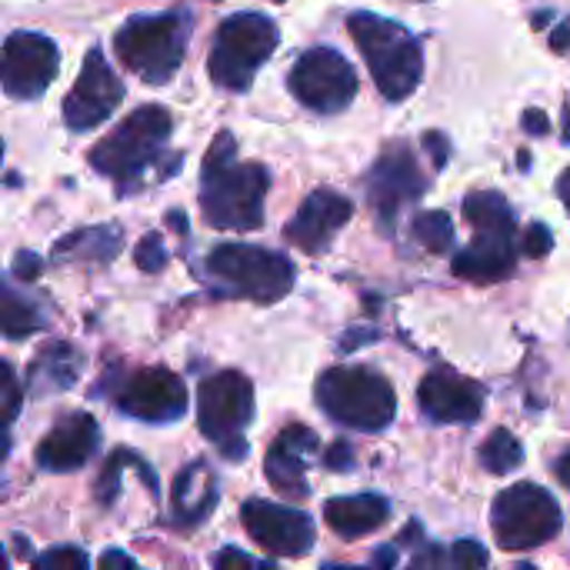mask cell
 Segmentation results:
<instances>
[{"instance_id":"6da1fadb","label":"cell","mask_w":570,"mask_h":570,"mask_svg":"<svg viewBox=\"0 0 570 570\" xmlns=\"http://www.w3.org/2000/svg\"><path fill=\"white\" fill-rule=\"evenodd\" d=\"M271 174L264 164H237L230 130H220L200 164V214L217 230H257Z\"/></svg>"},{"instance_id":"7a4b0ae2","label":"cell","mask_w":570,"mask_h":570,"mask_svg":"<svg viewBox=\"0 0 570 570\" xmlns=\"http://www.w3.org/2000/svg\"><path fill=\"white\" fill-rule=\"evenodd\" d=\"M174 134L170 110L160 104L137 107L127 120H120L94 150L90 164L97 174L110 177L120 194H130L147 184L150 174L170 177L180 164L177 157L167 160V140Z\"/></svg>"},{"instance_id":"3957f363","label":"cell","mask_w":570,"mask_h":570,"mask_svg":"<svg viewBox=\"0 0 570 570\" xmlns=\"http://www.w3.org/2000/svg\"><path fill=\"white\" fill-rule=\"evenodd\" d=\"M464 220L474 227V240L454 254L451 271L471 284H498L518 267V224L504 194L474 190L464 197Z\"/></svg>"},{"instance_id":"277c9868","label":"cell","mask_w":570,"mask_h":570,"mask_svg":"<svg viewBox=\"0 0 570 570\" xmlns=\"http://www.w3.org/2000/svg\"><path fill=\"white\" fill-rule=\"evenodd\" d=\"M347 30L371 67L377 90L394 104L407 100L417 90L421 73H424V53H421L417 37L407 27L384 20L377 13H367V10L351 13Z\"/></svg>"},{"instance_id":"5b68a950","label":"cell","mask_w":570,"mask_h":570,"mask_svg":"<svg viewBox=\"0 0 570 570\" xmlns=\"http://www.w3.org/2000/svg\"><path fill=\"white\" fill-rule=\"evenodd\" d=\"M190 27H194V17L180 7L170 13L130 17L114 37V53L140 80L167 83L184 63Z\"/></svg>"},{"instance_id":"8992f818","label":"cell","mask_w":570,"mask_h":570,"mask_svg":"<svg viewBox=\"0 0 570 570\" xmlns=\"http://www.w3.org/2000/svg\"><path fill=\"white\" fill-rule=\"evenodd\" d=\"M317 404L351 431H384L394 421L397 397L384 374L367 367H331L317 377Z\"/></svg>"},{"instance_id":"52a82bcc","label":"cell","mask_w":570,"mask_h":570,"mask_svg":"<svg viewBox=\"0 0 570 570\" xmlns=\"http://www.w3.org/2000/svg\"><path fill=\"white\" fill-rule=\"evenodd\" d=\"M281 30L264 13H234L217 27L207 73L224 90H247L257 67L277 50Z\"/></svg>"},{"instance_id":"ba28073f","label":"cell","mask_w":570,"mask_h":570,"mask_svg":"<svg viewBox=\"0 0 570 570\" xmlns=\"http://www.w3.org/2000/svg\"><path fill=\"white\" fill-rule=\"evenodd\" d=\"M207 274L230 294H240L257 304H274L287 297L297 281V267L284 254L254 244L214 247L207 254Z\"/></svg>"},{"instance_id":"9c48e42d","label":"cell","mask_w":570,"mask_h":570,"mask_svg":"<svg viewBox=\"0 0 570 570\" xmlns=\"http://www.w3.org/2000/svg\"><path fill=\"white\" fill-rule=\"evenodd\" d=\"M254 421V387L237 371H220L207 377L197 391V428L204 438L220 444L230 461L247 458L244 428Z\"/></svg>"},{"instance_id":"30bf717a","label":"cell","mask_w":570,"mask_h":570,"mask_svg":"<svg viewBox=\"0 0 570 570\" xmlns=\"http://www.w3.org/2000/svg\"><path fill=\"white\" fill-rule=\"evenodd\" d=\"M491 528L504 551H531L561 534V508L544 488L514 484L494 501Z\"/></svg>"},{"instance_id":"8fae6325","label":"cell","mask_w":570,"mask_h":570,"mask_svg":"<svg viewBox=\"0 0 570 570\" xmlns=\"http://www.w3.org/2000/svg\"><path fill=\"white\" fill-rule=\"evenodd\" d=\"M294 97L317 114H341L357 94L354 67L331 47H311L291 70Z\"/></svg>"},{"instance_id":"7c38bea8","label":"cell","mask_w":570,"mask_h":570,"mask_svg":"<svg viewBox=\"0 0 570 570\" xmlns=\"http://www.w3.org/2000/svg\"><path fill=\"white\" fill-rule=\"evenodd\" d=\"M60 53L50 37L17 30L3 40V90L17 100L40 97L57 77Z\"/></svg>"},{"instance_id":"4fadbf2b","label":"cell","mask_w":570,"mask_h":570,"mask_svg":"<svg viewBox=\"0 0 570 570\" xmlns=\"http://www.w3.org/2000/svg\"><path fill=\"white\" fill-rule=\"evenodd\" d=\"M124 100V83L120 77L110 70V63L104 60V53L94 47L80 67V77L73 83V90L63 97V124L70 130H90L97 124H104L117 104Z\"/></svg>"},{"instance_id":"5bb4252c","label":"cell","mask_w":570,"mask_h":570,"mask_svg":"<svg viewBox=\"0 0 570 570\" xmlns=\"http://www.w3.org/2000/svg\"><path fill=\"white\" fill-rule=\"evenodd\" d=\"M114 401L127 417L147 424H170L187 411V387L167 367H144L120 384Z\"/></svg>"},{"instance_id":"9a60e30c","label":"cell","mask_w":570,"mask_h":570,"mask_svg":"<svg viewBox=\"0 0 570 570\" xmlns=\"http://www.w3.org/2000/svg\"><path fill=\"white\" fill-rule=\"evenodd\" d=\"M364 187H367L371 207L377 210L381 224L387 227V224L397 217V210H401L404 204H411V200H417V197L424 194L428 180H424V174H421L414 154H411L404 144H391V147L374 160V167H371Z\"/></svg>"},{"instance_id":"2e32d148","label":"cell","mask_w":570,"mask_h":570,"mask_svg":"<svg viewBox=\"0 0 570 570\" xmlns=\"http://www.w3.org/2000/svg\"><path fill=\"white\" fill-rule=\"evenodd\" d=\"M240 521L250 541L274 558H304L314 548V521L304 511L267 501H247L240 508Z\"/></svg>"},{"instance_id":"e0dca14e","label":"cell","mask_w":570,"mask_h":570,"mask_svg":"<svg viewBox=\"0 0 570 570\" xmlns=\"http://www.w3.org/2000/svg\"><path fill=\"white\" fill-rule=\"evenodd\" d=\"M417 401H421V411L434 424H474L484 414L488 394L471 377L451 367H438L421 381Z\"/></svg>"},{"instance_id":"ac0fdd59","label":"cell","mask_w":570,"mask_h":570,"mask_svg":"<svg viewBox=\"0 0 570 570\" xmlns=\"http://www.w3.org/2000/svg\"><path fill=\"white\" fill-rule=\"evenodd\" d=\"M351 214H354V204L344 194L321 187V190L307 194L304 204L297 207V214L291 217L287 240L307 254H324L334 244V237L341 234V227L351 220Z\"/></svg>"},{"instance_id":"d6986e66","label":"cell","mask_w":570,"mask_h":570,"mask_svg":"<svg viewBox=\"0 0 570 570\" xmlns=\"http://www.w3.org/2000/svg\"><path fill=\"white\" fill-rule=\"evenodd\" d=\"M317 451V438L307 424H291L281 431V438L271 444L267 461H264V474L271 481V488L284 498H297L304 501L311 494L307 484V461Z\"/></svg>"},{"instance_id":"ffe728a7","label":"cell","mask_w":570,"mask_h":570,"mask_svg":"<svg viewBox=\"0 0 570 570\" xmlns=\"http://www.w3.org/2000/svg\"><path fill=\"white\" fill-rule=\"evenodd\" d=\"M100 444V428L90 414H70L60 424L47 431V438L37 444V464L40 471L67 474L83 468Z\"/></svg>"},{"instance_id":"44dd1931","label":"cell","mask_w":570,"mask_h":570,"mask_svg":"<svg viewBox=\"0 0 570 570\" xmlns=\"http://www.w3.org/2000/svg\"><path fill=\"white\" fill-rule=\"evenodd\" d=\"M220 494H217V478L210 471L207 461H194L187 464L177 481H174V494H170V514H174V528H197L207 521V514L217 508Z\"/></svg>"},{"instance_id":"7402d4cb","label":"cell","mask_w":570,"mask_h":570,"mask_svg":"<svg viewBox=\"0 0 570 570\" xmlns=\"http://www.w3.org/2000/svg\"><path fill=\"white\" fill-rule=\"evenodd\" d=\"M391 518V504L381 494H354V498H334L324 504V521L334 534L354 541L377 528H384Z\"/></svg>"},{"instance_id":"603a6c76","label":"cell","mask_w":570,"mask_h":570,"mask_svg":"<svg viewBox=\"0 0 570 570\" xmlns=\"http://www.w3.org/2000/svg\"><path fill=\"white\" fill-rule=\"evenodd\" d=\"M80 371H83L80 351L70 347V344H63V341H53V344H47V347L37 354V361L30 364V371H27V387H30V394H37V397L60 394V391H70V387L77 384Z\"/></svg>"},{"instance_id":"cb8c5ba5","label":"cell","mask_w":570,"mask_h":570,"mask_svg":"<svg viewBox=\"0 0 570 570\" xmlns=\"http://www.w3.org/2000/svg\"><path fill=\"white\" fill-rule=\"evenodd\" d=\"M124 247V230L117 224H97L73 230L53 244V261L73 264V261H90V264H110Z\"/></svg>"},{"instance_id":"d4e9b609","label":"cell","mask_w":570,"mask_h":570,"mask_svg":"<svg viewBox=\"0 0 570 570\" xmlns=\"http://www.w3.org/2000/svg\"><path fill=\"white\" fill-rule=\"evenodd\" d=\"M0 324H3V334L10 341H23L30 337L33 331H40L47 321L40 314V307L27 297H20L13 287H3V307H0Z\"/></svg>"},{"instance_id":"484cf974","label":"cell","mask_w":570,"mask_h":570,"mask_svg":"<svg viewBox=\"0 0 570 570\" xmlns=\"http://www.w3.org/2000/svg\"><path fill=\"white\" fill-rule=\"evenodd\" d=\"M481 464L491 474H511V471H518L524 464V448L508 428H498L481 448Z\"/></svg>"},{"instance_id":"4316f807","label":"cell","mask_w":570,"mask_h":570,"mask_svg":"<svg viewBox=\"0 0 570 570\" xmlns=\"http://www.w3.org/2000/svg\"><path fill=\"white\" fill-rule=\"evenodd\" d=\"M414 240L431 254H448L454 247V220L444 210H428L414 217Z\"/></svg>"},{"instance_id":"83f0119b","label":"cell","mask_w":570,"mask_h":570,"mask_svg":"<svg viewBox=\"0 0 570 570\" xmlns=\"http://www.w3.org/2000/svg\"><path fill=\"white\" fill-rule=\"evenodd\" d=\"M134 261L144 274H157L167 267V250H164V240L160 234H147L137 247H134Z\"/></svg>"},{"instance_id":"f1b7e54d","label":"cell","mask_w":570,"mask_h":570,"mask_svg":"<svg viewBox=\"0 0 570 570\" xmlns=\"http://www.w3.org/2000/svg\"><path fill=\"white\" fill-rule=\"evenodd\" d=\"M33 564L43 570H83L90 564V558L80 548H53V551L40 554Z\"/></svg>"},{"instance_id":"f546056e","label":"cell","mask_w":570,"mask_h":570,"mask_svg":"<svg viewBox=\"0 0 570 570\" xmlns=\"http://www.w3.org/2000/svg\"><path fill=\"white\" fill-rule=\"evenodd\" d=\"M0 374H3V421H7V428L13 424V417H17V411H20V397H23V391H20V381H17V374H13V367L10 364H3L0 367Z\"/></svg>"},{"instance_id":"4dcf8cb0","label":"cell","mask_w":570,"mask_h":570,"mask_svg":"<svg viewBox=\"0 0 570 570\" xmlns=\"http://www.w3.org/2000/svg\"><path fill=\"white\" fill-rule=\"evenodd\" d=\"M451 564L454 568H488L491 558L478 541H458L454 551H451Z\"/></svg>"},{"instance_id":"1f68e13d","label":"cell","mask_w":570,"mask_h":570,"mask_svg":"<svg viewBox=\"0 0 570 570\" xmlns=\"http://www.w3.org/2000/svg\"><path fill=\"white\" fill-rule=\"evenodd\" d=\"M524 250H528L531 257H548V254L554 250V237H551L548 224L538 220V224L524 234Z\"/></svg>"},{"instance_id":"d6a6232c","label":"cell","mask_w":570,"mask_h":570,"mask_svg":"<svg viewBox=\"0 0 570 570\" xmlns=\"http://www.w3.org/2000/svg\"><path fill=\"white\" fill-rule=\"evenodd\" d=\"M324 464H327V471H337V474L354 471V448H351L347 441H334V444L324 451Z\"/></svg>"},{"instance_id":"836d02e7","label":"cell","mask_w":570,"mask_h":570,"mask_svg":"<svg viewBox=\"0 0 570 570\" xmlns=\"http://www.w3.org/2000/svg\"><path fill=\"white\" fill-rule=\"evenodd\" d=\"M40 257L33 254V250H20L17 257H13V267H10V274L17 277V281H37L40 277Z\"/></svg>"},{"instance_id":"e575fe53","label":"cell","mask_w":570,"mask_h":570,"mask_svg":"<svg viewBox=\"0 0 570 570\" xmlns=\"http://www.w3.org/2000/svg\"><path fill=\"white\" fill-rule=\"evenodd\" d=\"M217 568H267L271 570V561H254L250 554L237 551V548H224L217 558H214Z\"/></svg>"},{"instance_id":"d590c367","label":"cell","mask_w":570,"mask_h":570,"mask_svg":"<svg viewBox=\"0 0 570 570\" xmlns=\"http://www.w3.org/2000/svg\"><path fill=\"white\" fill-rule=\"evenodd\" d=\"M424 144H428V150L434 154V167H444V164H448V137L434 130V134L424 137Z\"/></svg>"},{"instance_id":"8d00e7d4","label":"cell","mask_w":570,"mask_h":570,"mask_svg":"<svg viewBox=\"0 0 570 570\" xmlns=\"http://www.w3.org/2000/svg\"><path fill=\"white\" fill-rule=\"evenodd\" d=\"M444 561H451V558H444L434 544H431V548L424 544V548L411 558V564H414V568H438V564H444Z\"/></svg>"},{"instance_id":"74e56055","label":"cell","mask_w":570,"mask_h":570,"mask_svg":"<svg viewBox=\"0 0 570 570\" xmlns=\"http://www.w3.org/2000/svg\"><path fill=\"white\" fill-rule=\"evenodd\" d=\"M524 130H528V134H538V137H544V134L551 130V124H548L544 110H524Z\"/></svg>"},{"instance_id":"f35d334b","label":"cell","mask_w":570,"mask_h":570,"mask_svg":"<svg viewBox=\"0 0 570 570\" xmlns=\"http://www.w3.org/2000/svg\"><path fill=\"white\" fill-rule=\"evenodd\" d=\"M100 568H124V570H137V561L130 558V554H120V551H107L104 558H100Z\"/></svg>"},{"instance_id":"ab89813d","label":"cell","mask_w":570,"mask_h":570,"mask_svg":"<svg viewBox=\"0 0 570 570\" xmlns=\"http://www.w3.org/2000/svg\"><path fill=\"white\" fill-rule=\"evenodd\" d=\"M551 47H554L558 53H570V20H564V23H558V27H554V33H551Z\"/></svg>"},{"instance_id":"60d3db41","label":"cell","mask_w":570,"mask_h":570,"mask_svg":"<svg viewBox=\"0 0 570 570\" xmlns=\"http://www.w3.org/2000/svg\"><path fill=\"white\" fill-rule=\"evenodd\" d=\"M554 478L570 491V451H564V454L554 461Z\"/></svg>"},{"instance_id":"b9f144b4","label":"cell","mask_w":570,"mask_h":570,"mask_svg":"<svg viewBox=\"0 0 570 570\" xmlns=\"http://www.w3.org/2000/svg\"><path fill=\"white\" fill-rule=\"evenodd\" d=\"M558 194H561V200H564V207H568L570 214V167L561 174V180H558Z\"/></svg>"},{"instance_id":"7bdbcfd3","label":"cell","mask_w":570,"mask_h":570,"mask_svg":"<svg viewBox=\"0 0 570 570\" xmlns=\"http://www.w3.org/2000/svg\"><path fill=\"white\" fill-rule=\"evenodd\" d=\"M564 137H568V140H570V114H568V127H564Z\"/></svg>"},{"instance_id":"ee69618b","label":"cell","mask_w":570,"mask_h":570,"mask_svg":"<svg viewBox=\"0 0 570 570\" xmlns=\"http://www.w3.org/2000/svg\"><path fill=\"white\" fill-rule=\"evenodd\" d=\"M271 3H284V0H271Z\"/></svg>"}]
</instances>
